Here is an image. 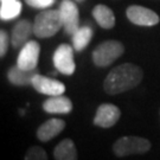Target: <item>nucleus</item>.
Returning <instances> with one entry per match:
<instances>
[{"mask_svg":"<svg viewBox=\"0 0 160 160\" xmlns=\"http://www.w3.org/2000/svg\"><path fill=\"white\" fill-rule=\"evenodd\" d=\"M92 17L102 29H113L115 25V16L113 11L106 5H96L92 8Z\"/></svg>","mask_w":160,"mask_h":160,"instance_id":"15","label":"nucleus"},{"mask_svg":"<svg viewBox=\"0 0 160 160\" xmlns=\"http://www.w3.org/2000/svg\"><path fill=\"white\" fill-rule=\"evenodd\" d=\"M37 74H38L37 68L33 70H24V69L19 68L18 65H14L8 69L7 78L13 86H32V80Z\"/></svg>","mask_w":160,"mask_h":160,"instance_id":"14","label":"nucleus"},{"mask_svg":"<svg viewBox=\"0 0 160 160\" xmlns=\"http://www.w3.org/2000/svg\"><path fill=\"white\" fill-rule=\"evenodd\" d=\"M143 72L140 67L132 63H123L114 68L103 82L104 92L109 95H116L140 84Z\"/></svg>","mask_w":160,"mask_h":160,"instance_id":"1","label":"nucleus"},{"mask_svg":"<svg viewBox=\"0 0 160 160\" xmlns=\"http://www.w3.org/2000/svg\"><path fill=\"white\" fill-rule=\"evenodd\" d=\"M92 30L89 26H81L72 34V48L76 51H83L90 43Z\"/></svg>","mask_w":160,"mask_h":160,"instance_id":"17","label":"nucleus"},{"mask_svg":"<svg viewBox=\"0 0 160 160\" xmlns=\"http://www.w3.org/2000/svg\"><path fill=\"white\" fill-rule=\"evenodd\" d=\"M26 4L34 8H48L55 2V0H25Z\"/></svg>","mask_w":160,"mask_h":160,"instance_id":"21","label":"nucleus"},{"mask_svg":"<svg viewBox=\"0 0 160 160\" xmlns=\"http://www.w3.org/2000/svg\"><path fill=\"white\" fill-rule=\"evenodd\" d=\"M151 149V142L140 137H122L113 145V152L116 157H126L132 154H143Z\"/></svg>","mask_w":160,"mask_h":160,"instance_id":"4","label":"nucleus"},{"mask_svg":"<svg viewBox=\"0 0 160 160\" xmlns=\"http://www.w3.org/2000/svg\"><path fill=\"white\" fill-rule=\"evenodd\" d=\"M32 87L40 94H44L48 96H56V95H62L65 92V86L62 82L50 78L46 76L37 74L32 80Z\"/></svg>","mask_w":160,"mask_h":160,"instance_id":"10","label":"nucleus"},{"mask_svg":"<svg viewBox=\"0 0 160 160\" xmlns=\"http://www.w3.org/2000/svg\"><path fill=\"white\" fill-rule=\"evenodd\" d=\"M40 46L36 40H29L18 55L17 65L24 70H33L37 68L39 59Z\"/></svg>","mask_w":160,"mask_h":160,"instance_id":"8","label":"nucleus"},{"mask_svg":"<svg viewBox=\"0 0 160 160\" xmlns=\"http://www.w3.org/2000/svg\"><path fill=\"white\" fill-rule=\"evenodd\" d=\"M59 13L65 33L72 36L80 28V14L76 4L72 0H62L59 5Z\"/></svg>","mask_w":160,"mask_h":160,"instance_id":"6","label":"nucleus"},{"mask_svg":"<svg viewBox=\"0 0 160 160\" xmlns=\"http://www.w3.org/2000/svg\"><path fill=\"white\" fill-rule=\"evenodd\" d=\"M43 109L50 114H69L72 110V102L63 94L50 96L43 102Z\"/></svg>","mask_w":160,"mask_h":160,"instance_id":"12","label":"nucleus"},{"mask_svg":"<svg viewBox=\"0 0 160 160\" xmlns=\"http://www.w3.org/2000/svg\"><path fill=\"white\" fill-rule=\"evenodd\" d=\"M22 11V2L18 0L8 1L5 4H1L0 7V17L2 20H11L13 18L19 16Z\"/></svg>","mask_w":160,"mask_h":160,"instance_id":"18","label":"nucleus"},{"mask_svg":"<svg viewBox=\"0 0 160 160\" xmlns=\"http://www.w3.org/2000/svg\"><path fill=\"white\" fill-rule=\"evenodd\" d=\"M75 1H77V2H82V1H84V0H75Z\"/></svg>","mask_w":160,"mask_h":160,"instance_id":"23","label":"nucleus"},{"mask_svg":"<svg viewBox=\"0 0 160 160\" xmlns=\"http://www.w3.org/2000/svg\"><path fill=\"white\" fill-rule=\"evenodd\" d=\"M74 48L69 44H61L53 52V65L61 74L70 76L75 72L76 65L74 61Z\"/></svg>","mask_w":160,"mask_h":160,"instance_id":"5","label":"nucleus"},{"mask_svg":"<svg viewBox=\"0 0 160 160\" xmlns=\"http://www.w3.org/2000/svg\"><path fill=\"white\" fill-rule=\"evenodd\" d=\"M25 160H48V154L39 146H32L28 149Z\"/></svg>","mask_w":160,"mask_h":160,"instance_id":"19","label":"nucleus"},{"mask_svg":"<svg viewBox=\"0 0 160 160\" xmlns=\"http://www.w3.org/2000/svg\"><path fill=\"white\" fill-rule=\"evenodd\" d=\"M33 32V24L23 19L17 22V24L13 26L11 34V44L14 49L23 48L29 42L30 36Z\"/></svg>","mask_w":160,"mask_h":160,"instance_id":"11","label":"nucleus"},{"mask_svg":"<svg viewBox=\"0 0 160 160\" xmlns=\"http://www.w3.org/2000/svg\"><path fill=\"white\" fill-rule=\"evenodd\" d=\"M125 52V46L119 40H106L92 51V62L96 67L104 68L114 63Z\"/></svg>","mask_w":160,"mask_h":160,"instance_id":"3","label":"nucleus"},{"mask_svg":"<svg viewBox=\"0 0 160 160\" xmlns=\"http://www.w3.org/2000/svg\"><path fill=\"white\" fill-rule=\"evenodd\" d=\"M121 116L120 109L112 103L100 104L94 118V125L102 128H110L119 121Z\"/></svg>","mask_w":160,"mask_h":160,"instance_id":"9","label":"nucleus"},{"mask_svg":"<svg viewBox=\"0 0 160 160\" xmlns=\"http://www.w3.org/2000/svg\"><path fill=\"white\" fill-rule=\"evenodd\" d=\"M1 4H5V2H8V1H13V0H0Z\"/></svg>","mask_w":160,"mask_h":160,"instance_id":"22","label":"nucleus"},{"mask_svg":"<svg viewBox=\"0 0 160 160\" xmlns=\"http://www.w3.org/2000/svg\"><path fill=\"white\" fill-rule=\"evenodd\" d=\"M64 128H65V122L61 119H50V120L45 121L39 128L37 129V138L40 141L46 142L49 140L57 137L59 133H62Z\"/></svg>","mask_w":160,"mask_h":160,"instance_id":"13","label":"nucleus"},{"mask_svg":"<svg viewBox=\"0 0 160 160\" xmlns=\"http://www.w3.org/2000/svg\"><path fill=\"white\" fill-rule=\"evenodd\" d=\"M8 42H10V38H8V34L5 30H1L0 31V56L4 57L7 52V49H8Z\"/></svg>","mask_w":160,"mask_h":160,"instance_id":"20","label":"nucleus"},{"mask_svg":"<svg viewBox=\"0 0 160 160\" xmlns=\"http://www.w3.org/2000/svg\"><path fill=\"white\" fill-rule=\"evenodd\" d=\"M63 23L59 10H44L33 22V33L38 38H50L62 29Z\"/></svg>","mask_w":160,"mask_h":160,"instance_id":"2","label":"nucleus"},{"mask_svg":"<svg viewBox=\"0 0 160 160\" xmlns=\"http://www.w3.org/2000/svg\"><path fill=\"white\" fill-rule=\"evenodd\" d=\"M126 14L132 23L139 26H154L160 20L159 16L154 11L143 6H129L127 8Z\"/></svg>","mask_w":160,"mask_h":160,"instance_id":"7","label":"nucleus"},{"mask_svg":"<svg viewBox=\"0 0 160 160\" xmlns=\"http://www.w3.org/2000/svg\"><path fill=\"white\" fill-rule=\"evenodd\" d=\"M55 160H77V149L71 139H64L53 149Z\"/></svg>","mask_w":160,"mask_h":160,"instance_id":"16","label":"nucleus"}]
</instances>
